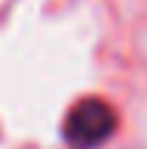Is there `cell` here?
Returning <instances> with one entry per match:
<instances>
[{
    "instance_id": "6da1fadb",
    "label": "cell",
    "mask_w": 147,
    "mask_h": 149,
    "mask_svg": "<svg viewBox=\"0 0 147 149\" xmlns=\"http://www.w3.org/2000/svg\"><path fill=\"white\" fill-rule=\"evenodd\" d=\"M115 129L118 115L104 97H81L66 112L61 138L69 149H98L115 135Z\"/></svg>"
}]
</instances>
